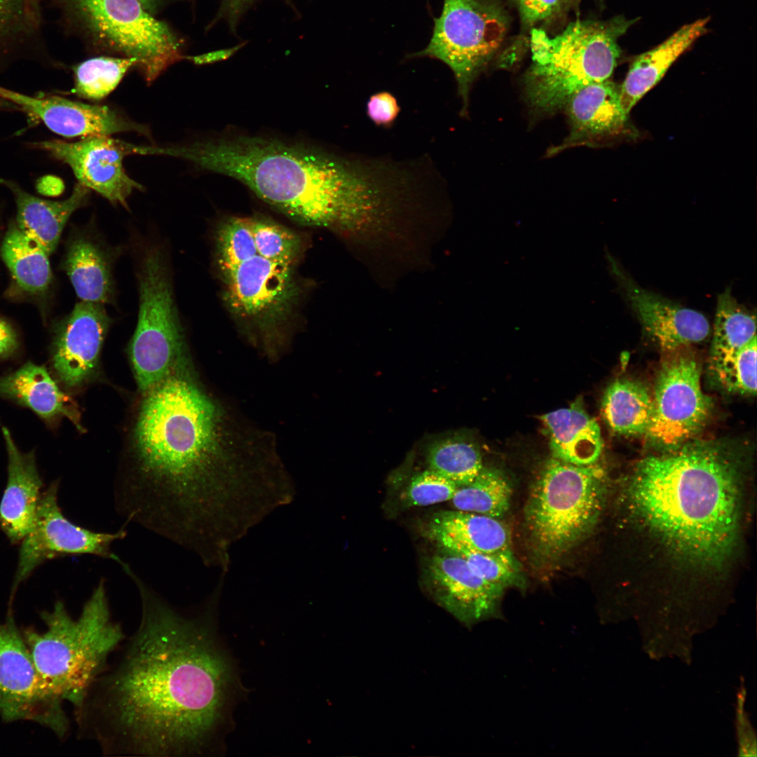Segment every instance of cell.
<instances>
[{
  "instance_id": "cell-30",
  "label": "cell",
  "mask_w": 757,
  "mask_h": 757,
  "mask_svg": "<svg viewBox=\"0 0 757 757\" xmlns=\"http://www.w3.org/2000/svg\"><path fill=\"white\" fill-rule=\"evenodd\" d=\"M1 254L22 290L34 294L47 290L51 282L48 255L17 225H10L3 240Z\"/></svg>"
},
{
  "instance_id": "cell-18",
  "label": "cell",
  "mask_w": 757,
  "mask_h": 757,
  "mask_svg": "<svg viewBox=\"0 0 757 757\" xmlns=\"http://www.w3.org/2000/svg\"><path fill=\"white\" fill-rule=\"evenodd\" d=\"M0 97L40 119L65 137L134 132L149 137V129L107 105L91 104L59 96L31 97L0 86Z\"/></svg>"
},
{
  "instance_id": "cell-33",
  "label": "cell",
  "mask_w": 757,
  "mask_h": 757,
  "mask_svg": "<svg viewBox=\"0 0 757 757\" xmlns=\"http://www.w3.org/2000/svg\"><path fill=\"white\" fill-rule=\"evenodd\" d=\"M426 458L428 469L458 487L470 484L484 467L479 448L461 436L435 440L428 446Z\"/></svg>"
},
{
  "instance_id": "cell-13",
  "label": "cell",
  "mask_w": 757,
  "mask_h": 757,
  "mask_svg": "<svg viewBox=\"0 0 757 757\" xmlns=\"http://www.w3.org/2000/svg\"><path fill=\"white\" fill-rule=\"evenodd\" d=\"M652 397V417L646 435L668 451L696 435L711 410V400L701 388L700 368L689 356L680 355L662 365Z\"/></svg>"
},
{
  "instance_id": "cell-24",
  "label": "cell",
  "mask_w": 757,
  "mask_h": 757,
  "mask_svg": "<svg viewBox=\"0 0 757 757\" xmlns=\"http://www.w3.org/2000/svg\"><path fill=\"white\" fill-rule=\"evenodd\" d=\"M709 18L683 25L662 43L639 55L619 88L622 108L628 116L636 103L663 77L676 60L707 32Z\"/></svg>"
},
{
  "instance_id": "cell-36",
  "label": "cell",
  "mask_w": 757,
  "mask_h": 757,
  "mask_svg": "<svg viewBox=\"0 0 757 757\" xmlns=\"http://www.w3.org/2000/svg\"><path fill=\"white\" fill-rule=\"evenodd\" d=\"M216 260L221 276L257 255L250 218L230 217L215 236Z\"/></svg>"
},
{
  "instance_id": "cell-25",
  "label": "cell",
  "mask_w": 757,
  "mask_h": 757,
  "mask_svg": "<svg viewBox=\"0 0 757 757\" xmlns=\"http://www.w3.org/2000/svg\"><path fill=\"white\" fill-rule=\"evenodd\" d=\"M113 252L95 236L81 234L71 240L64 268L81 301L102 304L113 301Z\"/></svg>"
},
{
  "instance_id": "cell-40",
  "label": "cell",
  "mask_w": 757,
  "mask_h": 757,
  "mask_svg": "<svg viewBox=\"0 0 757 757\" xmlns=\"http://www.w3.org/2000/svg\"><path fill=\"white\" fill-rule=\"evenodd\" d=\"M525 27L546 22L564 13L563 0H513Z\"/></svg>"
},
{
  "instance_id": "cell-15",
  "label": "cell",
  "mask_w": 757,
  "mask_h": 757,
  "mask_svg": "<svg viewBox=\"0 0 757 757\" xmlns=\"http://www.w3.org/2000/svg\"><path fill=\"white\" fill-rule=\"evenodd\" d=\"M71 169L78 183L96 191L113 204L127 207L135 189L142 186L125 172L124 158L130 154L129 143L110 136L83 137L74 142L49 140L33 143Z\"/></svg>"
},
{
  "instance_id": "cell-21",
  "label": "cell",
  "mask_w": 757,
  "mask_h": 757,
  "mask_svg": "<svg viewBox=\"0 0 757 757\" xmlns=\"http://www.w3.org/2000/svg\"><path fill=\"white\" fill-rule=\"evenodd\" d=\"M564 108L571 125L564 148L614 135L622 129L628 116L620 104L619 88L608 80L579 90Z\"/></svg>"
},
{
  "instance_id": "cell-35",
  "label": "cell",
  "mask_w": 757,
  "mask_h": 757,
  "mask_svg": "<svg viewBox=\"0 0 757 757\" xmlns=\"http://www.w3.org/2000/svg\"><path fill=\"white\" fill-rule=\"evenodd\" d=\"M439 548L463 558L485 580L508 587L523 588L525 585L520 566H515L498 557L471 549L453 538L441 534H429Z\"/></svg>"
},
{
  "instance_id": "cell-47",
  "label": "cell",
  "mask_w": 757,
  "mask_h": 757,
  "mask_svg": "<svg viewBox=\"0 0 757 757\" xmlns=\"http://www.w3.org/2000/svg\"><path fill=\"white\" fill-rule=\"evenodd\" d=\"M15 107L17 106L0 97V109H15Z\"/></svg>"
},
{
  "instance_id": "cell-27",
  "label": "cell",
  "mask_w": 757,
  "mask_h": 757,
  "mask_svg": "<svg viewBox=\"0 0 757 757\" xmlns=\"http://www.w3.org/2000/svg\"><path fill=\"white\" fill-rule=\"evenodd\" d=\"M0 395L29 407L48 421L64 416L81 428L79 415L72 400L59 388L43 366L29 362L15 371L0 377Z\"/></svg>"
},
{
  "instance_id": "cell-46",
  "label": "cell",
  "mask_w": 757,
  "mask_h": 757,
  "mask_svg": "<svg viewBox=\"0 0 757 757\" xmlns=\"http://www.w3.org/2000/svg\"><path fill=\"white\" fill-rule=\"evenodd\" d=\"M147 11L154 10L162 0H138Z\"/></svg>"
},
{
  "instance_id": "cell-12",
  "label": "cell",
  "mask_w": 757,
  "mask_h": 757,
  "mask_svg": "<svg viewBox=\"0 0 757 757\" xmlns=\"http://www.w3.org/2000/svg\"><path fill=\"white\" fill-rule=\"evenodd\" d=\"M57 491L58 484L53 482L41 494L33 527L21 541L13 592L39 565L54 557L88 554L123 561L111 546L126 536V531L99 532L73 523L58 505Z\"/></svg>"
},
{
  "instance_id": "cell-4",
  "label": "cell",
  "mask_w": 757,
  "mask_h": 757,
  "mask_svg": "<svg viewBox=\"0 0 757 757\" xmlns=\"http://www.w3.org/2000/svg\"><path fill=\"white\" fill-rule=\"evenodd\" d=\"M634 513L678 553L701 565L729 555L739 524V472L723 443L689 440L636 465L629 484Z\"/></svg>"
},
{
  "instance_id": "cell-22",
  "label": "cell",
  "mask_w": 757,
  "mask_h": 757,
  "mask_svg": "<svg viewBox=\"0 0 757 757\" xmlns=\"http://www.w3.org/2000/svg\"><path fill=\"white\" fill-rule=\"evenodd\" d=\"M13 194L17 205V226L50 255L59 242L71 214L88 201L90 190L77 183L71 196L62 201H50L26 192L13 181L0 179Z\"/></svg>"
},
{
  "instance_id": "cell-5",
  "label": "cell",
  "mask_w": 757,
  "mask_h": 757,
  "mask_svg": "<svg viewBox=\"0 0 757 757\" xmlns=\"http://www.w3.org/2000/svg\"><path fill=\"white\" fill-rule=\"evenodd\" d=\"M41 618L46 631L27 629L23 638L48 690L75 711L125 639L121 625L112 618L104 580L93 589L77 618L61 601Z\"/></svg>"
},
{
  "instance_id": "cell-39",
  "label": "cell",
  "mask_w": 757,
  "mask_h": 757,
  "mask_svg": "<svg viewBox=\"0 0 757 757\" xmlns=\"http://www.w3.org/2000/svg\"><path fill=\"white\" fill-rule=\"evenodd\" d=\"M459 487L446 477L427 469L416 475L402 493L407 507H421L451 500Z\"/></svg>"
},
{
  "instance_id": "cell-8",
  "label": "cell",
  "mask_w": 757,
  "mask_h": 757,
  "mask_svg": "<svg viewBox=\"0 0 757 757\" xmlns=\"http://www.w3.org/2000/svg\"><path fill=\"white\" fill-rule=\"evenodd\" d=\"M509 25L500 0H443L428 46L408 57L435 59L449 67L462 102L460 114L465 116L471 87L503 44Z\"/></svg>"
},
{
  "instance_id": "cell-17",
  "label": "cell",
  "mask_w": 757,
  "mask_h": 757,
  "mask_svg": "<svg viewBox=\"0 0 757 757\" xmlns=\"http://www.w3.org/2000/svg\"><path fill=\"white\" fill-rule=\"evenodd\" d=\"M609 269L622 287L643 331L662 350L674 351L704 341L710 326L700 312L642 288L606 252Z\"/></svg>"
},
{
  "instance_id": "cell-20",
  "label": "cell",
  "mask_w": 757,
  "mask_h": 757,
  "mask_svg": "<svg viewBox=\"0 0 757 757\" xmlns=\"http://www.w3.org/2000/svg\"><path fill=\"white\" fill-rule=\"evenodd\" d=\"M2 432L8 465L7 484L0 503V526L11 542L18 543L33 527L42 481L34 451L21 453L6 427L2 428Z\"/></svg>"
},
{
  "instance_id": "cell-26",
  "label": "cell",
  "mask_w": 757,
  "mask_h": 757,
  "mask_svg": "<svg viewBox=\"0 0 757 757\" xmlns=\"http://www.w3.org/2000/svg\"><path fill=\"white\" fill-rule=\"evenodd\" d=\"M427 533L449 536L471 549L520 566L512 550L510 532L499 519L458 510L442 511L432 516Z\"/></svg>"
},
{
  "instance_id": "cell-32",
  "label": "cell",
  "mask_w": 757,
  "mask_h": 757,
  "mask_svg": "<svg viewBox=\"0 0 757 757\" xmlns=\"http://www.w3.org/2000/svg\"><path fill=\"white\" fill-rule=\"evenodd\" d=\"M756 317L739 304L730 289L717 298L711 362L734 354L756 337Z\"/></svg>"
},
{
  "instance_id": "cell-7",
  "label": "cell",
  "mask_w": 757,
  "mask_h": 757,
  "mask_svg": "<svg viewBox=\"0 0 757 757\" xmlns=\"http://www.w3.org/2000/svg\"><path fill=\"white\" fill-rule=\"evenodd\" d=\"M605 477L596 463L576 465L552 457L544 463L524 510L527 545L536 564H555L589 537L602 511Z\"/></svg>"
},
{
  "instance_id": "cell-41",
  "label": "cell",
  "mask_w": 757,
  "mask_h": 757,
  "mask_svg": "<svg viewBox=\"0 0 757 757\" xmlns=\"http://www.w3.org/2000/svg\"><path fill=\"white\" fill-rule=\"evenodd\" d=\"M400 111L397 98L388 91L371 95L367 102V114L377 126H393Z\"/></svg>"
},
{
  "instance_id": "cell-9",
  "label": "cell",
  "mask_w": 757,
  "mask_h": 757,
  "mask_svg": "<svg viewBox=\"0 0 757 757\" xmlns=\"http://www.w3.org/2000/svg\"><path fill=\"white\" fill-rule=\"evenodd\" d=\"M60 10L106 47L135 58L152 83L182 58L180 44L168 26L152 17L138 0H41Z\"/></svg>"
},
{
  "instance_id": "cell-11",
  "label": "cell",
  "mask_w": 757,
  "mask_h": 757,
  "mask_svg": "<svg viewBox=\"0 0 757 757\" xmlns=\"http://www.w3.org/2000/svg\"><path fill=\"white\" fill-rule=\"evenodd\" d=\"M0 716L38 722L60 737L69 728L63 703L41 679L11 612L0 622Z\"/></svg>"
},
{
  "instance_id": "cell-1",
  "label": "cell",
  "mask_w": 757,
  "mask_h": 757,
  "mask_svg": "<svg viewBox=\"0 0 757 757\" xmlns=\"http://www.w3.org/2000/svg\"><path fill=\"white\" fill-rule=\"evenodd\" d=\"M186 359L179 357L144 392L133 463L115 503L127 521L213 564L282 505L285 491L275 459L238 449L222 410Z\"/></svg>"
},
{
  "instance_id": "cell-2",
  "label": "cell",
  "mask_w": 757,
  "mask_h": 757,
  "mask_svg": "<svg viewBox=\"0 0 757 757\" xmlns=\"http://www.w3.org/2000/svg\"><path fill=\"white\" fill-rule=\"evenodd\" d=\"M141 619L74 711L79 735L105 756L188 757L212 751L235 684L213 622V599L179 611L131 568Z\"/></svg>"
},
{
  "instance_id": "cell-38",
  "label": "cell",
  "mask_w": 757,
  "mask_h": 757,
  "mask_svg": "<svg viewBox=\"0 0 757 757\" xmlns=\"http://www.w3.org/2000/svg\"><path fill=\"white\" fill-rule=\"evenodd\" d=\"M718 383L728 391L753 395L756 392V336L738 351L710 362Z\"/></svg>"
},
{
  "instance_id": "cell-23",
  "label": "cell",
  "mask_w": 757,
  "mask_h": 757,
  "mask_svg": "<svg viewBox=\"0 0 757 757\" xmlns=\"http://www.w3.org/2000/svg\"><path fill=\"white\" fill-rule=\"evenodd\" d=\"M540 419L549 438L552 458L576 465L596 463L603 449L601 430L580 400L568 408L543 414Z\"/></svg>"
},
{
  "instance_id": "cell-31",
  "label": "cell",
  "mask_w": 757,
  "mask_h": 757,
  "mask_svg": "<svg viewBox=\"0 0 757 757\" xmlns=\"http://www.w3.org/2000/svg\"><path fill=\"white\" fill-rule=\"evenodd\" d=\"M512 486L500 470L483 467L468 484L459 487L451 500L456 510L499 519L510 509Z\"/></svg>"
},
{
  "instance_id": "cell-6",
  "label": "cell",
  "mask_w": 757,
  "mask_h": 757,
  "mask_svg": "<svg viewBox=\"0 0 757 757\" xmlns=\"http://www.w3.org/2000/svg\"><path fill=\"white\" fill-rule=\"evenodd\" d=\"M633 23L623 16L577 20L554 36L531 29L532 64L525 77L531 107L541 114L555 112L579 90L608 80L620 57L618 41Z\"/></svg>"
},
{
  "instance_id": "cell-45",
  "label": "cell",
  "mask_w": 757,
  "mask_h": 757,
  "mask_svg": "<svg viewBox=\"0 0 757 757\" xmlns=\"http://www.w3.org/2000/svg\"><path fill=\"white\" fill-rule=\"evenodd\" d=\"M582 0H563L564 13L570 10L577 11Z\"/></svg>"
},
{
  "instance_id": "cell-3",
  "label": "cell",
  "mask_w": 757,
  "mask_h": 757,
  "mask_svg": "<svg viewBox=\"0 0 757 757\" xmlns=\"http://www.w3.org/2000/svg\"><path fill=\"white\" fill-rule=\"evenodd\" d=\"M172 156L240 182L266 203L313 227L373 215L397 174L391 157L237 132L175 145Z\"/></svg>"
},
{
  "instance_id": "cell-16",
  "label": "cell",
  "mask_w": 757,
  "mask_h": 757,
  "mask_svg": "<svg viewBox=\"0 0 757 757\" xmlns=\"http://www.w3.org/2000/svg\"><path fill=\"white\" fill-rule=\"evenodd\" d=\"M440 550L428 561L425 571L437 602L468 627L498 616L505 589L485 580L463 558Z\"/></svg>"
},
{
  "instance_id": "cell-42",
  "label": "cell",
  "mask_w": 757,
  "mask_h": 757,
  "mask_svg": "<svg viewBox=\"0 0 757 757\" xmlns=\"http://www.w3.org/2000/svg\"><path fill=\"white\" fill-rule=\"evenodd\" d=\"M255 0H222L219 17L224 18L234 30L238 20L247 8Z\"/></svg>"
},
{
  "instance_id": "cell-44",
  "label": "cell",
  "mask_w": 757,
  "mask_h": 757,
  "mask_svg": "<svg viewBox=\"0 0 757 757\" xmlns=\"http://www.w3.org/2000/svg\"><path fill=\"white\" fill-rule=\"evenodd\" d=\"M240 48V46H238L231 48L213 51L201 55L194 56L191 58L190 57V60L197 64L215 62L227 59L233 55Z\"/></svg>"
},
{
  "instance_id": "cell-19",
  "label": "cell",
  "mask_w": 757,
  "mask_h": 757,
  "mask_svg": "<svg viewBox=\"0 0 757 757\" xmlns=\"http://www.w3.org/2000/svg\"><path fill=\"white\" fill-rule=\"evenodd\" d=\"M111 321L104 304L81 301L58 325L52 361L65 386L76 387L95 372Z\"/></svg>"
},
{
  "instance_id": "cell-28",
  "label": "cell",
  "mask_w": 757,
  "mask_h": 757,
  "mask_svg": "<svg viewBox=\"0 0 757 757\" xmlns=\"http://www.w3.org/2000/svg\"><path fill=\"white\" fill-rule=\"evenodd\" d=\"M41 0H0V69L19 60L45 57Z\"/></svg>"
},
{
  "instance_id": "cell-34",
  "label": "cell",
  "mask_w": 757,
  "mask_h": 757,
  "mask_svg": "<svg viewBox=\"0 0 757 757\" xmlns=\"http://www.w3.org/2000/svg\"><path fill=\"white\" fill-rule=\"evenodd\" d=\"M134 65H137V60L128 57H97L85 60L73 68L72 92L83 99L102 100L118 86Z\"/></svg>"
},
{
  "instance_id": "cell-43",
  "label": "cell",
  "mask_w": 757,
  "mask_h": 757,
  "mask_svg": "<svg viewBox=\"0 0 757 757\" xmlns=\"http://www.w3.org/2000/svg\"><path fill=\"white\" fill-rule=\"evenodd\" d=\"M18 349V336L13 327L0 317V358L15 354Z\"/></svg>"
},
{
  "instance_id": "cell-14",
  "label": "cell",
  "mask_w": 757,
  "mask_h": 757,
  "mask_svg": "<svg viewBox=\"0 0 757 757\" xmlns=\"http://www.w3.org/2000/svg\"><path fill=\"white\" fill-rule=\"evenodd\" d=\"M225 301L240 320L264 330L283 320L298 295L293 266L259 255L222 276Z\"/></svg>"
},
{
  "instance_id": "cell-29",
  "label": "cell",
  "mask_w": 757,
  "mask_h": 757,
  "mask_svg": "<svg viewBox=\"0 0 757 757\" xmlns=\"http://www.w3.org/2000/svg\"><path fill=\"white\" fill-rule=\"evenodd\" d=\"M652 412V395L637 381L617 379L607 387L602 397V416L611 430L620 435H646Z\"/></svg>"
},
{
  "instance_id": "cell-10",
  "label": "cell",
  "mask_w": 757,
  "mask_h": 757,
  "mask_svg": "<svg viewBox=\"0 0 757 757\" xmlns=\"http://www.w3.org/2000/svg\"><path fill=\"white\" fill-rule=\"evenodd\" d=\"M139 313L130 345L135 377L144 393L168 373L186 353L183 331L163 251L149 248L138 273Z\"/></svg>"
},
{
  "instance_id": "cell-37",
  "label": "cell",
  "mask_w": 757,
  "mask_h": 757,
  "mask_svg": "<svg viewBox=\"0 0 757 757\" xmlns=\"http://www.w3.org/2000/svg\"><path fill=\"white\" fill-rule=\"evenodd\" d=\"M258 255L272 261L293 266L301 249L294 231L266 217L250 218Z\"/></svg>"
}]
</instances>
